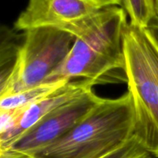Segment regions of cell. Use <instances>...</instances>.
Here are the masks:
<instances>
[{
	"label": "cell",
	"mask_w": 158,
	"mask_h": 158,
	"mask_svg": "<svg viewBox=\"0 0 158 158\" xmlns=\"http://www.w3.org/2000/svg\"><path fill=\"white\" fill-rule=\"evenodd\" d=\"M127 16L122 6H110L61 28L75 40L64 61L45 83L81 78L97 85L110 73H124L123 35L129 24Z\"/></svg>",
	"instance_id": "1"
},
{
	"label": "cell",
	"mask_w": 158,
	"mask_h": 158,
	"mask_svg": "<svg viewBox=\"0 0 158 158\" xmlns=\"http://www.w3.org/2000/svg\"><path fill=\"white\" fill-rule=\"evenodd\" d=\"M121 2L131 26L149 28L157 22L154 0H121Z\"/></svg>",
	"instance_id": "10"
},
{
	"label": "cell",
	"mask_w": 158,
	"mask_h": 158,
	"mask_svg": "<svg viewBox=\"0 0 158 158\" xmlns=\"http://www.w3.org/2000/svg\"><path fill=\"white\" fill-rule=\"evenodd\" d=\"M123 56L135 117L134 136L147 152L158 158V39L153 28L128 24Z\"/></svg>",
	"instance_id": "2"
},
{
	"label": "cell",
	"mask_w": 158,
	"mask_h": 158,
	"mask_svg": "<svg viewBox=\"0 0 158 158\" xmlns=\"http://www.w3.org/2000/svg\"><path fill=\"white\" fill-rule=\"evenodd\" d=\"M10 29L6 26L1 28L0 46V83L4 81L11 73L14 66L19 49L22 44L23 32Z\"/></svg>",
	"instance_id": "9"
},
{
	"label": "cell",
	"mask_w": 158,
	"mask_h": 158,
	"mask_svg": "<svg viewBox=\"0 0 158 158\" xmlns=\"http://www.w3.org/2000/svg\"><path fill=\"white\" fill-rule=\"evenodd\" d=\"M96 85L88 80L69 81L60 88L31 105L22 115L16 126L9 133L0 136V150L9 149L23 135L65 103L80 97Z\"/></svg>",
	"instance_id": "7"
},
{
	"label": "cell",
	"mask_w": 158,
	"mask_h": 158,
	"mask_svg": "<svg viewBox=\"0 0 158 158\" xmlns=\"http://www.w3.org/2000/svg\"><path fill=\"white\" fill-rule=\"evenodd\" d=\"M151 27L153 28V29H154V32H155L156 35H157V37L158 39V23H154V24L151 26Z\"/></svg>",
	"instance_id": "14"
},
{
	"label": "cell",
	"mask_w": 158,
	"mask_h": 158,
	"mask_svg": "<svg viewBox=\"0 0 158 158\" xmlns=\"http://www.w3.org/2000/svg\"><path fill=\"white\" fill-rule=\"evenodd\" d=\"M147 154L149 153L142 148L136 137L133 136L120 146L95 158H140Z\"/></svg>",
	"instance_id": "11"
},
{
	"label": "cell",
	"mask_w": 158,
	"mask_h": 158,
	"mask_svg": "<svg viewBox=\"0 0 158 158\" xmlns=\"http://www.w3.org/2000/svg\"><path fill=\"white\" fill-rule=\"evenodd\" d=\"M23 32L14 66L0 83V97L43 84L62 64L75 40L69 32L54 27H40Z\"/></svg>",
	"instance_id": "4"
},
{
	"label": "cell",
	"mask_w": 158,
	"mask_h": 158,
	"mask_svg": "<svg viewBox=\"0 0 158 158\" xmlns=\"http://www.w3.org/2000/svg\"><path fill=\"white\" fill-rule=\"evenodd\" d=\"M154 8H155L156 15H157V22L156 23H158V0H154Z\"/></svg>",
	"instance_id": "13"
},
{
	"label": "cell",
	"mask_w": 158,
	"mask_h": 158,
	"mask_svg": "<svg viewBox=\"0 0 158 158\" xmlns=\"http://www.w3.org/2000/svg\"><path fill=\"white\" fill-rule=\"evenodd\" d=\"M114 6H122L121 0H29L13 28L19 32L40 27L61 29Z\"/></svg>",
	"instance_id": "6"
},
{
	"label": "cell",
	"mask_w": 158,
	"mask_h": 158,
	"mask_svg": "<svg viewBox=\"0 0 158 158\" xmlns=\"http://www.w3.org/2000/svg\"><path fill=\"white\" fill-rule=\"evenodd\" d=\"M93 88L52 111L9 149L34 157L70 132L101 101Z\"/></svg>",
	"instance_id": "5"
},
{
	"label": "cell",
	"mask_w": 158,
	"mask_h": 158,
	"mask_svg": "<svg viewBox=\"0 0 158 158\" xmlns=\"http://www.w3.org/2000/svg\"><path fill=\"white\" fill-rule=\"evenodd\" d=\"M69 81L45 83L12 95L0 97V110L24 109L50 95Z\"/></svg>",
	"instance_id": "8"
},
{
	"label": "cell",
	"mask_w": 158,
	"mask_h": 158,
	"mask_svg": "<svg viewBox=\"0 0 158 158\" xmlns=\"http://www.w3.org/2000/svg\"><path fill=\"white\" fill-rule=\"evenodd\" d=\"M152 157H153L151 155V154H145L144 156H143V157H140V158H152Z\"/></svg>",
	"instance_id": "15"
},
{
	"label": "cell",
	"mask_w": 158,
	"mask_h": 158,
	"mask_svg": "<svg viewBox=\"0 0 158 158\" xmlns=\"http://www.w3.org/2000/svg\"><path fill=\"white\" fill-rule=\"evenodd\" d=\"M0 158H36L32 155L13 149L0 150Z\"/></svg>",
	"instance_id": "12"
},
{
	"label": "cell",
	"mask_w": 158,
	"mask_h": 158,
	"mask_svg": "<svg viewBox=\"0 0 158 158\" xmlns=\"http://www.w3.org/2000/svg\"><path fill=\"white\" fill-rule=\"evenodd\" d=\"M132 98L127 92L101 101L72 131L35 156L36 158H95L134 134Z\"/></svg>",
	"instance_id": "3"
}]
</instances>
